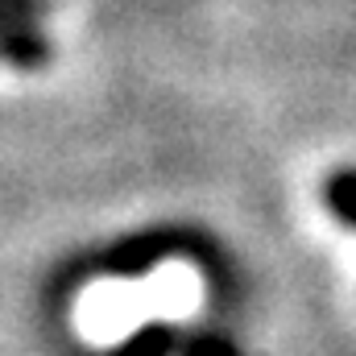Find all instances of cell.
<instances>
[{"instance_id":"cell-2","label":"cell","mask_w":356,"mask_h":356,"mask_svg":"<svg viewBox=\"0 0 356 356\" xmlns=\"http://www.w3.org/2000/svg\"><path fill=\"white\" fill-rule=\"evenodd\" d=\"M186 356H236V348L224 344V340H216V336H199V340L186 344Z\"/></svg>"},{"instance_id":"cell-1","label":"cell","mask_w":356,"mask_h":356,"mask_svg":"<svg viewBox=\"0 0 356 356\" xmlns=\"http://www.w3.org/2000/svg\"><path fill=\"white\" fill-rule=\"evenodd\" d=\"M323 203H327L348 228H356V170H340V175L327 178V186H323Z\"/></svg>"}]
</instances>
